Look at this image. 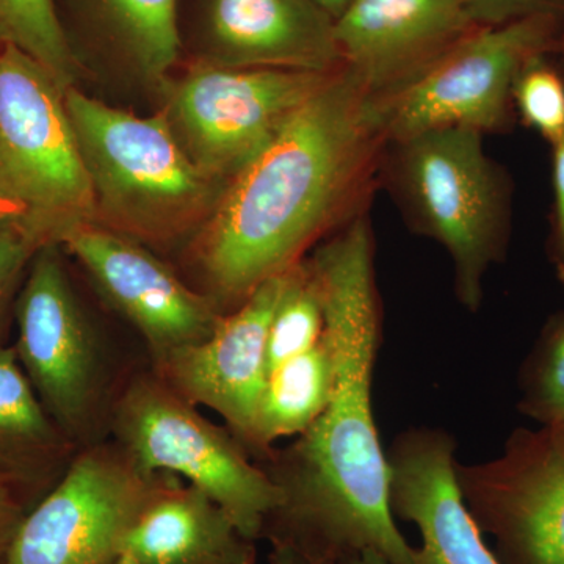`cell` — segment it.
Wrapping results in <instances>:
<instances>
[{"mask_svg":"<svg viewBox=\"0 0 564 564\" xmlns=\"http://www.w3.org/2000/svg\"><path fill=\"white\" fill-rule=\"evenodd\" d=\"M375 243L367 214L307 258L321 289L323 337L334 362L332 399L311 429L262 466L282 494L263 527L272 547L337 564L366 549L414 564L389 502V463L372 406L381 343Z\"/></svg>","mask_w":564,"mask_h":564,"instance_id":"cell-1","label":"cell"},{"mask_svg":"<svg viewBox=\"0 0 564 564\" xmlns=\"http://www.w3.org/2000/svg\"><path fill=\"white\" fill-rule=\"evenodd\" d=\"M384 147L372 99L337 69L226 185L193 237L215 304L236 310L366 214Z\"/></svg>","mask_w":564,"mask_h":564,"instance_id":"cell-2","label":"cell"},{"mask_svg":"<svg viewBox=\"0 0 564 564\" xmlns=\"http://www.w3.org/2000/svg\"><path fill=\"white\" fill-rule=\"evenodd\" d=\"M65 101L91 184V225L144 247L195 237L225 185L188 159L165 115L139 117L77 87Z\"/></svg>","mask_w":564,"mask_h":564,"instance_id":"cell-3","label":"cell"},{"mask_svg":"<svg viewBox=\"0 0 564 564\" xmlns=\"http://www.w3.org/2000/svg\"><path fill=\"white\" fill-rule=\"evenodd\" d=\"M484 133L434 129L386 143L380 181L411 228L443 245L454 263L459 303L477 313L484 280L503 261L513 187L484 147Z\"/></svg>","mask_w":564,"mask_h":564,"instance_id":"cell-4","label":"cell"},{"mask_svg":"<svg viewBox=\"0 0 564 564\" xmlns=\"http://www.w3.org/2000/svg\"><path fill=\"white\" fill-rule=\"evenodd\" d=\"M110 433L147 474L185 478L220 505L251 541L280 507L282 494L248 458L236 434L203 417L161 375H137L117 393Z\"/></svg>","mask_w":564,"mask_h":564,"instance_id":"cell-5","label":"cell"},{"mask_svg":"<svg viewBox=\"0 0 564 564\" xmlns=\"http://www.w3.org/2000/svg\"><path fill=\"white\" fill-rule=\"evenodd\" d=\"M0 198L24 210L46 245L95 218L65 91L31 55L2 40Z\"/></svg>","mask_w":564,"mask_h":564,"instance_id":"cell-6","label":"cell"},{"mask_svg":"<svg viewBox=\"0 0 564 564\" xmlns=\"http://www.w3.org/2000/svg\"><path fill=\"white\" fill-rule=\"evenodd\" d=\"M563 25L541 14L475 29L410 87L372 99L386 143L445 128L510 131L516 77L536 55L552 54Z\"/></svg>","mask_w":564,"mask_h":564,"instance_id":"cell-7","label":"cell"},{"mask_svg":"<svg viewBox=\"0 0 564 564\" xmlns=\"http://www.w3.org/2000/svg\"><path fill=\"white\" fill-rule=\"evenodd\" d=\"M334 73L195 61L162 85L161 111L188 159L226 187Z\"/></svg>","mask_w":564,"mask_h":564,"instance_id":"cell-8","label":"cell"},{"mask_svg":"<svg viewBox=\"0 0 564 564\" xmlns=\"http://www.w3.org/2000/svg\"><path fill=\"white\" fill-rule=\"evenodd\" d=\"M58 245L33 256L17 304L14 345L52 421L77 447L102 443L111 406L106 356L62 265Z\"/></svg>","mask_w":564,"mask_h":564,"instance_id":"cell-9","label":"cell"},{"mask_svg":"<svg viewBox=\"0 0 564 564\" xmlns=\"http://www.w3.org/2000/svg\"><path fill=\"white\" fill-rule=\"evenodd\" d=\"M117 443L74 456L58 484L22 518L3 564H107L161 485Z\"/></svg>","mask_w":564,"mask_h":564,"instance_id":"cell-10","label":"cell"},{"mask_svg":"<svg viewBox=\"0 0 564 564\" xmlns=\"http://www.w3.org/2000/svg\"><path fill=\"white\" fill-rule=\"evenodd\" d=\"M470 514L502 564H564V425L518 429L491 462H456Z\"/></svg>","mask_w":564,"mask_h":564,"instance_id":"cell-11","label":"cell"},{"mask_svg":"<svg viewBox=\"0 0 564 564\" xmlns=\"http://www.w3.org/2000/svg\"><path fill=\"white\" fill-rule=\"evenodd\" d=\"M182 51L240 69L343 68L334 21L314 0H180Z\"/></svg>","mask_w":564,"mask_h":564,"instance_id":"cell-12","label":"cell"},{"mask_svg":"<svg viewBox=\"0 0 564 564\" xmlns=\"http://www.w3.org/2000/svg\"><path fill=\"white\" fill-rule=\"evenodd\" d=\"M57 245L80 262L104 296L139 329L154 366L207 339L223 317L209 295L193 291L135 240L85 223L68 229Z\"/></svg>","mask_w":564,"mask_h":564,"instance_id":"cell-13","label":"cell"},{"mask_svg":"<svg viewBox=\"0 0 564 564\" xmlns=\"http://www.w3.org/2000/svg\"><path fill=\"white\" fill-rule=\"evenodd\" d=\"M478 28L466 0H352L334 35L343 68L377 101L410 87Z\"/></svg>","mask_w":564,"mask_h":564,"instance_id":"cell-14","label":"cell"},{"mask_svg":"<svg viewBox=\"0 0 564 564\" xmlns=\"http://www.w3.org/2000/svg\"><path fill=\"white\" fill-rule=\"evenodd\" d=\"M285 273L262 282L232 313L223 314L207 339L155 366V372L187 402L220 414L245 447L269 377L267 340Z\"/></svg>","mask_w":564,"mask_h":564,"instance_id":"cell-15","label":"cell"},{"mask_svg":"<svg viewBox=\"0 0 564 564\" xmlns=\"http://www.w3.org/2000/svg\"><path fill=\"white\" fill-rule=\"evenodd\" d=\"M455 452L444 430L423 426L397 436L388 454L393 518L421 532L414 564H502L464 502Z\"/></svg>","mask_w":564,"mask_h":564,"instance_id":"cell-16","label":"cell"},{"mask_svg":"<svg viewBox=\"0 0 564 564\" xmlns=\"http://www.w3.org/2000/svg\"><path fill=\"white\" fill-rule=\"evenodd\" d=\"M73 51L101 55L162 88L182 54L180 0H55Z\"/></svg>","mask_w":564,"mask_h":564,"instance_id":"cell-17","label":"cell"},{"mask_svg":"<svg viewBox=\"0 0 564 564\" xmlns=\"http://www.w3.org/2000/svg\"><path fill=\"white\" fill-rule=\"evenodd\" d=\"M122 552L141 564H256L245 536L202 489L163 474L158 491L126 538Z\"/></svg>","mask_w":564,"mask_h":564,"instance_id":"cell-18","label":"cell"},{"mask_svg":"<svg viewBox=\"0 0 564 564\" xmlns=\"http://www.w3.org/2000/svg\"><path fill=\"white\" fill-rule=\"evenodd\" d=\"M76 447L41 403L14 347H0V474L11 485L69 464Z\"/></svg>","mask_w":564,"mask_h":564,"instance_id":"cell-19","label":"cell"},{"mask_svg":"<svg viewBox=\"0 0 564 564\" xmlns=\"http://www.w3.org/2000/svg\"><path fill=\"white\" fill-rule=\"evenodd\" d=\"M334 384L332 350L325 337L267 377L247 447L269 455L276 441L302 436L328 406Z\"/></svg>","mask_w":564,"mask_h":564,"instance_id":"cell-20","label":"cell"},{"mask_svg":"<svg viewBox=\"0 0 564 564\" xmlns=\"http://www.w3.org/2000/svg\"><path fill=\"white\" fill-rule=\"evenodd\" d=\"M0 40L31 55L63 91L77 87L85 66L70 47L55 0H0Z\"/></svg>","mask_w":564,"mask_h":564,"instance_id":"cell-21","label":"cell"},{"mask_svg":"<svg viewBox=\"0 0 564 564\" xmlns=\"http://www.w3.org/2000/svg\"><path fill=\"white\" fill-rule=\"evenodd\" d=\"M325 318L321 289L307 258L285 273L280 302L267 340V372L314 348L322 339Z\"/></svg>","mask_w":564,"mask_h":564,"instance_id":"cell-22","label":"cell"},{"mask_svg":"<svg viewBox=\"0 0 564 564\" xmlns=\"http://www.w3.org/2000/svg\"><path fill=\"white\" fill-rule=\"evenodd\" d=\"M518 410L541 426L564 425V307L545 322L519 372Z\"/></svg>","mask_w":564,"mask_h":564,"instance_id":"cell-23","label":"cell"},{"mask_svg":"<svg viewBox=\"0 0 564 564\" xmlns=\"http://www.w3.org/2000/svg\"><path fill=\"white\" fill-rule=\"evenodd\" d=\"M516 117L549 144L564 137V73L552 65L549 54L525 63L513 87Z\"/></svg>","mask_w":564,"mask_h":564,"instance_id":"cell-24","label":"cell"},{"mask_svg":"<svg viewBox=\"0 0 564 564\" xmlns=\"http://www.w3.org/2000/svg\"><path fill=\"white\" fill-rule=\"evenodd\" d=\"M39 236L25 228H7L0 231V315L6 310L13 289L20 281L25 265L44 247Z\"/></svg>","mask_w":564,"mask_h":564,"instance_id":"cell-25","label":"cell"},{"mask_svg":"<svg viewBox=\"0 0 564 564\" xmlns=\"http://www.w3.org/2000/svg\"><path fill=\"white\" fill-rule=\"evenodd\" d=\"M470 17L480 28H496L525 18L552 14L563 18L564 0H466Z\"/></svg>","mask_w":564,"mask_h":564,"instance_id":"cell-26","label":"cell"},{"mask_svg":"<svg viewBox=\"0 0 564 564\" xmlns=\"http://www.w3.org/2000/svg\"><path fill=\"white\" fill-rule=\"evenodd\" d=\"M552 188H554V207H552L551 237H549V256L554 265L556 278L564 289V137L552 144Z\"/></svg>","mask_w":564,"mask_h":564,"instance_id":"cell-27","label":"cell"},{"mask_svg":"<svg viewBox=\"0 0 564 564\" xmlns=\"http://www.w3.org/2000/svg\"><path fill=\"white\" fill-rule=\"evenodd\" d=\"M24 516V507L17 492L10 485L0 481V564H3L11 540Z\"/></svg>","mask_w":564,"mask_h":564,"instance_id":"cell-28","label":"cell"},{"mask_svg":"<svg viewBox=\"0 0 564 564\" xmlns=\"http://www.w3.org/2000/svg\"><path fill=\"white\" fill-rule=\"evenodd\" d=\"M7 228H25L35 234V236H39V232L33 229L31 218L28 217V214H25L24 210L14 206V204L6 202V199L0 198V231Z\"/></svg>","mask_w":564,"mask_h":564,"instance_id":"cell-29","label":"cell"},{"mask_svg":"<svg viewBox=\"0 0 564 564\" xmlns=\"http://www.w3.org/2000/svg\"><path fill=\"white\" fill-rule=\"evenodd\" d=\"M270 563L272 564H329L315 562L313 558H307L299 552L292 551L289 547H272L270 552Z\"/></svg>","mask_w":564,"mask_h":564,"instance_id":"cell-30","label":"cell"},{"mask_svg":"<svg viewBox=\"0 0 564 564\" xmlns=\"http://www.w3.org/2000/svg\"><path fill=\"white\" fill-rule=\"evenodd\" d=\"M337 564H392L388 558L380 552L373 551V549H366V551L359 552V554L348 556L343 562Z\"/></svg>","mask_w":564,"mask_h":564,"instance_id":"cell-31","label":"cell"},{"mask_svg":"<svg viewBox=\"0 0 564 564\" xmlns=\"http://www.w3.org/2000/svg\"><path fill=\"white\" fill-rule=\"evenodd\" d=\"M314 2L317 3L318 7H322V9L336 21L337 18L343 17L345 10L351 6L352 0H314Z\"/></svg>","mask_w":564,"mask_h":564,"instance_id":"cell-32","label":"cell"},{"mask_svg":"<svg viewBox=\"0 0 564 564\" xmlns=\"http://www.w3.org/2000/svg\"><path fill=\"white\" fill-rule=\"evenodd\" d=\"M552 54L558 55V57L562 58L564 65V25L562 32H560L558 39H556V43L554 50H552Z\"/></svg>","mask_w":564,"mask_h":564,"instance_id":"cell-33","label":"cell"},{"mask_svg":"<svg viewBox=\"0 0 564 564\" xmlns=\"http://www.w3.org/2000/svg\"><path fill=\"white\" fill-rule=\"evenodd\" d=\"M107 564H141L140 562H137L133 556L126 554V552H122V554L115 556L113 560H111L110 563Z\"/></svg>","mask_w":564,"mask_h":564,"instance_id":"cell-34","label":"cell"},{"mask_svg":"<svg viewBox=\"0 0 564 564\" xmlns=\"http://www.w3.org/2000/svg\"><path fill=\"white\" fill-rule=\"evenodd\" d=\"M0 481H3V484L10 485L9 481L6 480V477H3L2 474H0Z\"/></svg>","mask_w":564,"mask_h":564,"instance_id":"cell-35","label":"cell"}]
</instances>
